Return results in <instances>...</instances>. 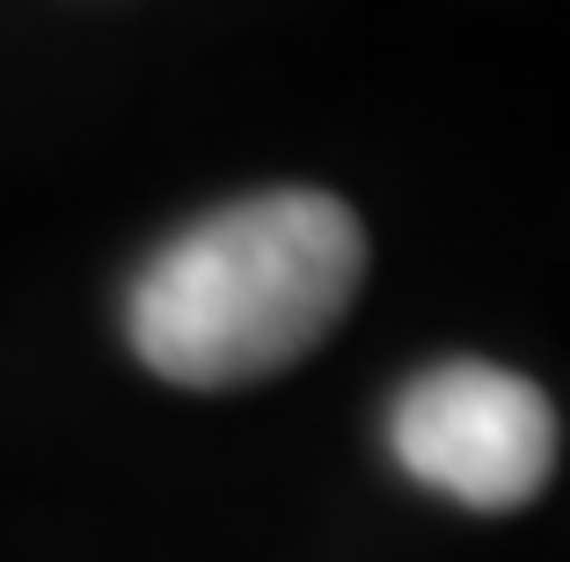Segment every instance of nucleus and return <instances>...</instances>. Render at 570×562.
Segmentation results:
<instances>
[{
	"mask_svg": "<svg viewBox=\"0 0 570 562\" xmlns=\"http://www.w3.org/2000/svg\"><path fill=\"white\" fill-rule=\"evenodd\" d=\"M366 278V227L330 190H256L168 234L125 285V344L168 387H249L301 365Z\"/></svg>",
	"mask_w": 570,
	"mask_h": 562,
	"instance_id": "1",
	"label": "nucleus"
},
{
	"mask_svg": "<svg viewBox=\"0 0 570 562\" xmlns=\"http://www.w3.org/2000/svg\"><path fill=\"white\" fill-rule=\"evenodd\" d=\"M387 453L461 512H520L556 475V402L490 358H439L387 402Z\"/></svg>",
	"mask_w": 570,
	"mask_h": 562,
	"instance_id": "2",
	"label": "nucleus"
}]
</instances>
